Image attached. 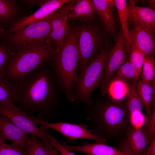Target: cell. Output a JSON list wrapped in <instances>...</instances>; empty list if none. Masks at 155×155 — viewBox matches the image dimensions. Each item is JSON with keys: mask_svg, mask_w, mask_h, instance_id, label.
<instances>
[{"mask_svg": "<svg viewBox=\"0 0 155 155\" xmlns=\"http://www.w3.org/2000/svg\"><path fill=\"white\" fill-rule=\"evenodd\" d=\"M0 155H24L12 145L5 146L0 144Z\"/></svg>", "mask_w": 155, "mask_h": 155, "instance_id": "cell-33", "label": "cell"}, {"mask_svg": "<svg viewBox=\"0 0 155 155\" xmlns=\"http://www.w3.org/2000/svg\"><path fill=\"white\" fill-rule=\"evenodd\" d=\"M79 28L69 26L59 50L55 52L49 63L55 75L62 93L70 102L78 75L79 55L78 46Z\"/></svg>", "mask_w": 155, "mask_h": 155, "instance_id": "cell-3", "label": "cell"}, {"mask_svg": "<svg viewBox=\"0 0 155 155\" xmlns=\"http://www.w3.org/2000/svg\"><path fill=\"white\" fill-rule=\"evenodd\" d=\"M51 26L48 17L19 29L13 33H4L0 40L9 46L18 47L51 40Z\"/></svg>", "mask_w": 155, "mask_h": 155, "instance_id": "cell-7", "label": "cell"}, {"mask_svg": "<svg viewBox=\"0 0 155 155\" xmlns=\"http://www.w3.org/2000/svg\"><path fill=\"white\" fill-rule=\"evenodd\" d=\"M55 50L51 40L18 47L8 62L4 74L17 84L41 65L49 62Z\"/></svg>", "mask_w": 155, "mask_h": 155, "instance_id": "cell-4", "label": "cell"}, {"mask_svg": "<svg viewBox=\"0 0 155 155\" xmlns=\"http://www.w3.org/2000/svg\"><path fill=\"white\" fill-rule=\"evenodd\" d=\"M141 126L152 140L155 138V108L145 117Z\"/></svg>", "mask_w": 155, "mask_h": 155, "instance_id": "cell-31", "label": "cell"}, {"mask_svg": "<svg viewBox=\"0 0 155 155\" xmlns=\"http://www.w3.org/2000/svg\"><path fill=\"white\" fill-rule=\"evenodd\" d=\"M0 136L4 141H10L12 146L24 153L31 141V136L0 115Z\"/></svg>", "mask_w": 155, "mask_h": 155, "instance_id": "cell-15", "label": "cell"}, {"mask_svg": "<svg viewBox=\"0 0 155 155\" xmlns=\"http://www.w3.org/2000/svg\"><path fill=\"white\" fill-rule=\"evenodd\" d=\"M17 11L16 1L0 0V27L9 24Z\"/></svg>", "mask_w": 155, "mask_h": 155, "instance_id": "cell-26", "label": "cell"}, {"mask_svg": "<svg viewBox=\"0 0 155 155\" xmlns=\"http://www.w3.org/2000/svg\"><path fill=\"white\" fill-rule=\"evenodd\" d=\"M127 5L129 10L128 24L131 22H135L154 32V9L136 5L133 1H130Z\"/></svg>", "mask_w": 155, "mask_h": 155, "instance_id": "cell-17", "label": "cell"}, {"mask_svg": "<svg viewBox=\"0 0 155 155\" xmlns=\"http://www.w3.org/2000/svg\"><path fill=\"white\" fill-rule=\"evenodd\" d=\"M114 2L115 6L117 9L119 16L120 27L127 41V44L125 49L127 51L131 42L127 23L129 10L126 1L115 0Z\"/></svg>", "mask_w": 155, "mask_h": 155, "instance_id": "cell-25", "label": "cell"}, {"mask_svg": "<svg viewBox=\"0 0 155 155\" xmlns=\"http://www.w3.org/2000/svg\"><path fill=\"white\" fill-rule=\"evenodd\" d=\"M132 84L112 78L107 85L104 96L107 95L111 99L116 101L125 100L130 92Z\"/></svg>", "mask_w": 155, "mask_h": 155, "instance_id": "cell-21", "label": "cell"}, {"mask_svg": "<svg viewBox=\"0 0 155 155\" xmlns=\"http://www.w3.org/2000/svg\"><path fill=\"white\" fill-rule=\"evenodd\" d=\"M31 117L32 121L35 124L41 125L46 129L50 128L53 129L69 140L87 139L106 144L105 141L88 130L87 126L85 125H78L62 122L51 123L40 119L32 115Z\"/></svg>", "mask_w": 155, "mask_h": 155, "instance_id": "cell-11", "label": "cell"}, {"mask_svg": "<svg viewBox=\"0 0 155 155\" xmlns=\"http://www.w3.org/2000/svg\"><path fill=\"white\" fill-rule=\"evenodd\" d=\"M94 20L85 22L78 27L79 72L108 44L109 34L101 24L94 22Z\"/></svg>", "mask_w": 155, "mask_h": 155, "instance_id": "cell-6", "label": "cell"}, {"mask_svg": "<svg viewBox=\"0 0 155 155\" xmlns=\"http://www.w3.org/2000/svg\"><path fill=\"white\" fill-rule=\"evenodd\" d=\"M127 53L128 55L127 60L134 65L141 73L145 55L132 42L130 44Z\"/></svg>", "mask_w": 155, "mask_h": 155, "instance_id": "cell-28", "label": "cell"}, {"mask_svg": "<svg viewBox=\"0 0 155 155\" xmlns=\"http://www.w3.org/2000/svg\"><path fill=\"white\" fill-rule=\"evenodd\" d=\"M46 0H22L21 1L29 5H38L41 6Z\"/></svg>", "mask_w": 155, "mask_h": 155, "instance_id": "cell-36", "label": "cell"}, {"mask_svg": "<svg viewBox=\"0 0 155 155\" xmlns=\"http://www.w3.org/2000/svg\"><path fill=\"white\" fill-rule=\"evenodd\" d=\"M152 141L142 126L131 124L125 139L117 145L118 149L127 155H142Z\"/></svg>", "mask_w": 155, "mask_h": 155, "instance_id": "cell-12", "label": "cell"}, {"mask_svg": "<svg viewBox=\"0 0 155 155\" xmlns=\"http://www.w3.org/2000/svg\"><path fill=\"white\" fill-rule=\"evenodd\" d=\"M18 95V84L9 79L4 74H0V105L16 104Z\"/></svg>", "mask_w": 155, "mask_h": 155, "instance_id": "cell-23", "label": "cell"}, {"mask_svg": "<svg viewBox=\"0 0 155 155\" xmlns=\"http://www.w3.org/2000/svg\"><path fill=\"white\" fill-rule=\"evenodd\" d=\"M5 30L4 29L0 27V39L2 37L3 34L4 33Z\"/></svg>", "mask_w": 155, "mask_h": 155, "instance_id": "cell-38", "label": "cell"}, {"mask_svg": "<svg viewBox=\"0 0 155 155\" xmlns=\"http://www.w3.org/2000/svg\"><path fill=\"white\" fill-rule=\"evenodd\" d=\"M14 53L6 43L0 41V74H4L5 68Z\"/></svg>", "mask_w": 155, "mask_h": 155, "instance_id": "cell-30", "label": "cell"}, {"mask_svg": "<svg viewBox=\"0 0 155 155\" xmlns=\"http://www.w3.org/2000/svg\"><path fill=\"white\" fill-rule=\"evenodd\" d=\"M75 1L71 0L48 17L51 26L49 38L54 44L55 52L60 49L68 32L71 9Z\"/></svg>", "mask_w": 155, "mask_h": 155, "instance_id": "cell-10", "label": "cell"}, {"mask_svg": "<svg viewBox=\"0 0 155 155\" xmlns=\"http://www.w3.org/2000/svg\"><path fill=\"white\" fill-rule=\"evenodd\" d=\"M31 115L22 110L15 104L0 105V115L3 117L28 134L34 135L43 141L50 142L47 129L38 127L32 121Z\"/></svg>", "mask_w": 155, "mask_h": 155, "instance_id": "cell-8", "label": "cell"}, {"mask_svg": "<svg viewBox=\"0 0 155 155\" xmlns=\"http://www.w3.org/2000/svg\"><path fill=\"white\" fill-rule=\"evenodd\" d=\"M132 26L129 32L130 42L146 56L154 58L155 53V37L154 32L149 28L136 22L128 24ZM130 42V43H131Z\"/></svg>", "mask_w": 155, "mask_h": 155, "instance_id": "cell-13", "label": "cell"}, {"mask_svg": "<svg viewBox=\"0 0 155 155\" xmlns=\"http://www.w3.org/2000/svg\"><path fill=\"white\" fill-rule=\"evenodd\" d=\"M24 154L25 155H49L43 142L32 135L31 142Z\"/></svg>", "mask_w": 155, "mask_h": 155, "instance_id": "cell-29", "label": "cell"}, {"mask_svg": "<svg viewBox=\"0 0 155 155\" xmlns=\"http://www.w3.org/2000/svg\"><path fill=\"white\" fill-rule=\"evenodd\" d=\"M71 1L70 0H46L33 14L24 17L15 22L5 33L11 34L19 29L44 19Z\"/></svg>", "mask_w": 155, "mask_h": 155, "instance_id": "cell-14", "label": "cell"}, {"mask_svg": "<svg viewBox=\"0 0 155 155\" xmlns=\"http://www.w3.org/2000/svg\"><path fill=\"white\" fill-rule=\"evenodd\" d=\"M48 135L51 144L61 155H76L72 151L65 148L55 137L49 134Z\"/></svg>", "mask_w": 155, "mask_h": 155, "instance_id": "cell-32", "label": "cell"}, {"mask_svg": "<svg viewBox=\"0 0 155 155\" xmlns=\"http://www.w3.org/2000/svg\"><path fill=\"white\" fill-rule=\"evenodd\" d=\"M140 74L135 66L127 60L118 68L112 78L119 79L132 84L140 78Z\"/></svg>", "mask_w": 155, "mask_h": 155, "instance_id": "cell-24", "label": "cell"}, {"mask_svg": "<svg viewBox=\"0 0 155 155\" xmlns=\"http://www.w3.org/2000/svg\"><path fill=\"white\" fill-rule=\"evenodd\" d=\"M115 41V43L110 50L107 58L100 86L102 95H104L107 85L114 73L128 58L125 49L127 41L120 27Z\"/></svg>", "mask_w": 155, "mask_h": 155, "instance_id": "cell-9", "label": "cell"}, {"mask_svg": "<svg viewBox=\"0 0 155 155\" xmlns=\"http://www.w3.org/2000/svg\"><path fill=\"white\" fill-rule=\"evenodd\" d=\"M19 95L15 104L26 112L36 114L47 120L60 115L61 89L49 62L31 72L18 83Z\"/></svg>", "mask_w": 155, "mask_h": 155, "instance_id": "cell-1", "label": "cell"}, {"mask_svg": "<svg viewBox=\"0 0 155 155\" xmlns=\"http://www.w3.org/2000/svg\"><path fill=\"white\" fill-rule=\"evenodd\" d=\"M140 78L145 82L149 83L155 82V61L154 58L145 57Z\"/></svg>", "mask_w": 155, "mask_h": 155, "instance_id": "cell-27", "label": "cell"}, {"mask_svg": "<svg viewBox=\"0 0 155 155\" xmlns=\"http://www.w3.org/2000/svg\"><path fill=\"white\" fill-rule=\"evenodd\" d=\"M43 142L47 150L49 155H59L58 151L53 146L50 142Z\"/></svg>", "mask_w": 155, "mask_h": 155, "instance_id": "cell-34", "label": "cell"}, {"mask_svg": "<svg viewBox=\"0 0 155 155\" xmlns=\"http://www.w3.org/2000/svg\"><path fill=\"white\" fill-rule=\"evenodd\" d=\"M142 155H155V138L152 140Z\"/></svg>", "mask_w": 155, "mask_h": 155, "instance_id": "cell-35", "label": "cell"}, {"mask_svg": "<svg viewBox=\"0 0 155 155\" xmlns=\"http://www.w3.org/2000/svg\"><path fill=\"white\" fill-rule=\"evenodd\" d=\"M0 144L1 145L5 146H8L9 145L7 144L5 141H4L3 139L1 138L0 136Z\"/></svg>", "mask_w": 155, "mask_h": 155, "instance_id": "cell-37", "label": "cell"}, {"mask_svg": "<svg viewBox=\"0 0 155 155\" xmlns=\"http://www.w3.org/2000/svg\"><path fill=\"white\" fill-rule=\"evenodd\" d=\"M96 11L93 0H76L71 7L70 19L87 22L94 20Z\"/></svg>", "mask_w": 155, "mask_h": 155, "instance_id": "cell-20", "label": "cell"}, {"mask_svg": "<svg viewBox=\"0 0 155 155\" xmlns=\"http://www.w3.org/2000/svg\"><path fill=\"white\" fill-rule=\"evenodd\" d=\"M136 82L131 84L130 92L125 100L132 124L139 127L137 121L140 127L142 125L140 121L143 123L140 119L144 121L145 117L142 113L144 106L136 91Z\"/></svg>", "mask_w": 155, "mask_h": 155, "instance_id": "cell-19", "label": "cell"}, {"mask_svg": "<svg viewBox=\"0 0 155 155\" xmlns=\"http://www.w3.org/2000/svg\"><path fill=\"white\" fill-rule=\"evenodd\" d=\"M87 155H89L87 154Z\"/></svg>", "mask_w": 155, "mask_h": 155, "instance_id": "cell-39", "label": "cell"}, {"mask_svg": "<svg viewBox=\"0 0 155 155\" xmlns=\"http://www.w3.org/2000/svg\"><path fill=\"white\" fill-rule=\"evenodd\" d=\"M108 43L100 53L79 72L70 102L77 105H89L93 102L92 94L100 86L103 79L108 53L113 46Z\"/></svg>", "mask_w": 155, "mask_h": 155, "instance_id": "cell-5", "label": "cell"}, {"mask_svg": "<svg viewBox=\"0 0 155 155\" xmlns=\"http://www.w3.org/2000/svg\"><path fill=\"white\" fill-rule=\"evenodd\" d=\"M101 24L114 40L119 31L118 23L113 13L111 8L115 7V0H93Z\"/></svg>", "mask_w": 155, "mask_h": 155, "instance_id": "cell-16", "label": "cell"}, {"mask_svg": "<svg viewBox=\"0 0 155 155\" xmlns=\"http://www.w3.org/2000/svg\"><path fill=\"white\" fill-rule=\"evenodd\" d=\"M136 88L147 115L149 114L155 108V82H145L140 78L136 82Z\"/></svg>", "mask_w": 155, "mask_h": 155, "instance_id": "cell-22", "label": "cell"}, {"mask_svg": "<svg viewBox=\"0 0 155 155\" xmlns=\"http://www.w3.org/2000/svg\"><path fill=\"white\" fill-rule=\"evenodd\" d=\"M60 143L65 148L70 151L81 152L89 155H127L115 147L101 142L86 143L80 146L69 145L65 142Z\"/></svg>", "mask_w": 155, "mask_h": 155, "instance_id": "cell-18", "label": "cell"}, {"mask_svg": "<svg viewBox=\"0 0 155 155\" xmlns=\"http://www.w3.org/2000/svg\"><path fill=\"white\" fill-rule=\"evenodd\" d=\"M112 100H93L85 104L84 111L93 133L106 143L117 144L125 139L132 124L125 102Z\"/></svg>", "mask_w": 155, "mask_h": 155, "instance_id": "cell-2", "label": "cell"}]
</instances>
